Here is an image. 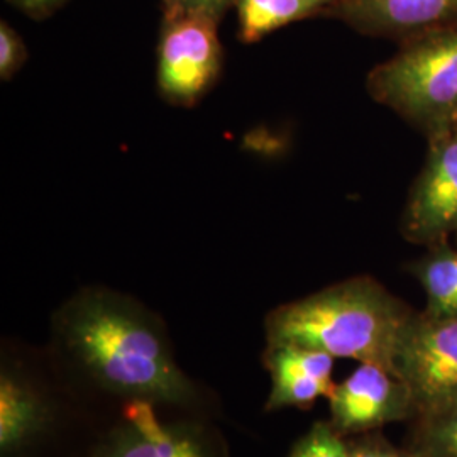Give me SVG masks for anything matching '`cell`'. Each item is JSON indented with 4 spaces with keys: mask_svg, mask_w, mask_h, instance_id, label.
I'll return each mask as SVG.
<instances>
[{
    "mask_svg": "<svg viewBox=\"0 0 457 457\" xmlns=\"http://www.w3.org/2000/svg\"><path fill=\"white\" fill-rule=\"evenodd\" d=\"M49 366L75 400L211 417L209 388L181 370L163 319L131 295L83 287L51 315Z\"/></svg>",
    "mask_w": 457,
    "mask_h": 457,
    "instance_id": "cell-1",
    "label": "cell"
},
{
    "mask_svg": "<svg viewBox=\"0 0 457 457\" xmlns=\"http://www.w3.org/2000/svg\"><path fill=\"white\" fill-rule=\"evenodd\" d=\"M411 315L375 278L354 277L273 309L264 319V336L266 344L302 345L395 373Z\"/></svg>",
    "mask_w": 457,
    "mask_h": 457,
    "instance_id": "cell-2",
    "label": "cell"
},
{
    "mask_svg": "<svg viewBox=\"0 0 457 457\" xmlns=\"http://www.w3.org/2000/svg\"><path fill=\"white\" fill-rule=\"evenodd\" d=\"M373 68L368 92L432 136L457 124V24L402 41Z\"/></svg>",
    "mask_w": 457,
    "mask_h": 457,
    "instance_id": "cell-3",
    "label": "cell"
},
{
    "mask_svg": "<svg viewBox=\"0 0 457 457\" xmlns=\"http://www.w3.org/2000/svg\"><path fill=\"white\" fill-rule=\"evenodd\" d=\"M56 388L14 349L0 360V457H41L60 437L66 407Z\"/></svg>",
    "mask_w": 457,
    "mask_h": 457,
    "instance_id": "cell-4",
    "label": "cell"
},
{
    "mask_svg": "<svg viewBox=\"0 0 457 457\" xmlns=\"http://www.w3.org/2000/svg\"><path fill=\"white\" fill-rule=\"evenodd\" d=\"M158 407L134 403L79 457H230L220 428L207 415L164 420Z\"/></svg>",
    "mask_w": 457,
    "mask_h": 457,
    "instance_id": "cell-5",
    "label": "cell"
},
{
    "mask_svg": "<svg viewBox=\"0 0 457 457\" xmlns=\"http://www.w3.org/2000/svg\"><path fill=\"white\" fill-rule=\"evenodd\" d=\"M395 373L409 388L411 420L457 400V317L413 313L396 349Z\"/></svg>",
    "mask_w": 457,
    "mask_h": 457,
    "instance_id": "cell-6",
    "label": "cell"
},
{
    "mask_svg": "<svg viewBox=\"0 0 457 457\" xmlns=\"http://www.w3.org/2000/svg\"><path fill=\"white\" fill-rule=\"evenodd\" d=\"M222 68L217 21L194 14L166 16L158 46V88L173 105L192 107Z\"/></svg>",
    "mask_w": 457,
    "mask_h": 457,
    "instance_id": "cell-7",
    "label": "cell"
},
{
    "mask_svg": "<svg viewBox=\"0 0 457 457\" xmlns=\"http://www.w3.org/2000/svg\"><path fill=\"white\" fill-rule=\"evenodd\" d=\"M402 230L419 245H441L457 232V124L430 136V151L410 194Z\"/></svg>",
    "mask_w": 457,
    "mask_h": 457,
    "instance_id": "cell-8",
    "label": "cell"
},
{
    "mask_svg": "<svg viewBox=\"0 0 457 457\" xmlns=\"http://www.w3.org/2000/svg\"><path fill=\"white\" fill-rule=\"evenodd\" d=\"M327 398L328 422L343 437L413 419V403L407 385L390 370L378 364L361 362L351 375L334 386Z\"/></svg>",
    "mask_w": 457,
    "mask_h": 457,
    "instance_id": "cell-9",
    "label": "cell"
},
{
    "mask_svg": "<svg viewBox=\"0 0 457 457\" xmlns=\"http://www.w3.org/2000/svg\"><path fill=\"white\" fill-rule=\"evenodd\" d=\"M327 12L358 33L407 41L457 24V0H337Z\"/></svg>",
    "mask_w": 457,
    "mask_h": 457,
    "instance_id": "cell-10",
    "label": "cell"
},
{
    "mask_svg": "<svg viewBox=\"0 0 457 457\" xmlns=\"http://www.w3.org/2000/svg\"><path fill=\"white\" fill-rule=\"evenodd\" d=\"M262 366L271 376V392L264 403L266 411L311 409L336 386L332 379L336 358L324 351L294 344H266Z\"/></svg>",
    "mask_w": 457,
    "mask_h": 457,
    "instance_id": "cell-11",
    "label": "cell"
},
{
    "mask_svg": "<svg viewBox=\"0 0 457 457\" xmlns=\"http://www.w3.org/2000/svg\"><path fill=\"white\" fill-rule=\"evenodd\" d=\"M337 0H237L239 37L256 43L283 26L328 11Z\"/></svg>",
    "mask_w": 457,
    "mask_h": 457,
    "instance_id": "cell-12",
    "label": "cell"
},
{
    "mask_svg": "<svg viewBox=\"0 0 457 457\" xmlns=\"http://www.w3.org/2000/svg\"><path fill=\"white\" fill-rule=\"evenodd\" d=\"M411 273L424 290V313L432 317H457V251L436 247L411 264Z\"/></svg>",
    "mask_w": 457,
    "mask_h": 457,
    "instance_id": "cell-13",
    "label": "cell"
},
{
    "mask_svg": "<svg viewBox=\"0 0 457 457\" xmlns=\"http://www.w3.org/2000/svg\"><path fill=\"white\" fill-rule=\"evenodd\" d=\"M407 447L417 457H457V400L415 419Z\"/></svg>",
    "mask_w": 457,
    "mask_h": 457,
    "instance_id": "cell-14",
    "label": "cell"
},
{
    "mask_svg": "<svg viewBox=\"0 0 457 457\" xmlns=\"http://www.w3.org/2000/svg\"><path fill=\"white\" fill-rule=\"evenodd\" d=\"M288 457H349L347 439L328 420H319L295 442Z\"/></svg>",
    "mask_w": 457,
    "mask_h": 457,
    "instance_id": "cell-15",
    "label": "cell"
},
{
    "mask_svg": "<svg viewBox=\"0 0 457 457\" xmlns=\"http://www.w3.org/2000/svg\"><path fill=\"white\" fill-rule=\"evenodd\" d=\"M28 60V49L16 29L0 22V79L11 80Z\"/></svg>",
    "mask_w": 457,
    "mask_h": 457,
    "instance_id": "cell-16",
    "label": "cell"
},
{
    "mask_svg": "<svg viewBox=\"0 0 457 457\" xmlns=\"http://www.w3.org/2000/svg\"><path fill=\"white\" fill-rule=\"evenodd\" d=\"M349 457H417L409 447H396L378 430L345 437Z\"/></svg>",
    "mask_w": 457,
    "mask_h": 457,
    "instance_id": "cell-17",
    "label": "cell"
},
{
    "mask_svg": "<svg viewBox=\"0 0 457 457\" xmlns=\"http://www.w3.org/2000/svg\"><path fill=\"white\" fill-rule=\"evenodd\" d=\"M166 16L177 14H194V16L211 17L219 22L230 5L237 0H163Z\"/></svg>",
    "mask_w": 457,
    "mask_h": 457,
    "instance_id": "cell-18",
    "label": "cell"
},
{
    "mask_svg": "<svg viewBox=\"0 0 457 457\" xmlns=\"http://www.w3.org/2000/svg\"><path fill=\"white\" fill-rule=\"evenodd\" d=\"M7 2H11L26 16L41 21L45 17L51 16L56 9H60L65 0H7Z\"/></svg>",
    "mask_w": 457,
    "mask_h": 457,
    "instance_id": "cell-19",
    "label": "cell"
}]
</instances>
